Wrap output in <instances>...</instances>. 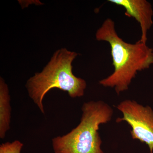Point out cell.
Here are the masks:
<instances>
[{
    "instance_id": "3957f363",
    "label": "cell",
    "mask_w": 153,
    "mask_h": 153,
    "mask_svg": "<svg viewBox=\"0 0 153 153\" xmlns=\"http://www.w3.org/2000/svg\"><path fill=\"white\" fill-rule=\"evenodd\" d=\"M78 126L68 134L52 139L55 153H104L98 130L112 119L113 110L102 100L85 102Z\"/></svg>"
},
{
    "instance_id": "8992f818",
    "label": "cell",
    "mask_w": 153,
    "mask_h": 153,
    "mask_svg": "<svg viewBox=\"0 0 153 153\" xmlns=\"http://www.w3.org/2000/svg\"><path fill=\"white\" fill-rule=\"evenodd\" d=\"M9 87L3 78H0V138L6 136L10 128L11 108Z\"/></svg>"
},
{
    "instance_id": "52a82bcc",
    "label": "cell",
    "mask_w": 153,
    "mask_h": 153,
    "mask_svg": "<svg viewBox=\"0 0 153 153\" xmlns=\"http://www.w3.org/2000/svg\"><path fill=\"white\" fill-rule=\"evenodd\" d=\"M24 144L19 140L6 142L0 146V153H21Z\"/></svg>"
},
{
    "instance_id": "6da1fadb",
    "label": "cell",
    "mask_w": 153,
    "mask_h": 153,
    "mask_svg": "<svg viewBox=\"0 0 153 153\" xmlns=\"http://www.w3.org/2000/svg\"><path fill=\"white\" fill-rule=\"evenodd\" d=\"M98 41L109 44L114 70L112 74L99 81L105 87L114 88L118 95L128 89L139 71L153 64V50L139 40L135 44L124 41L118 35L114 22L107 19L97 31Z\"/></svg>"
},
{
    "instance_id": "277c9868",
    "label": "cell",
    "mask_w": 153,
    "mask_h": 153,
    "mask_svg": "<svg viewBox=\"0 0 153 153\" xmlns=\"http://www.w3.org/2000/svg\"><path fill=\"white\" fill-rule=\"evenodd\" d=\"M117 108L123 117L117 118V123L126 122L131 127L133 139L147 145L151 153L153 151V111L150 107L144 106L135 100H125Z\"/></svg>"
},
{
    "instance_id": "5b68a950",
    "label": "cell",
    "mask_w": 153,
    "mask_h": 153,
    "mask_svg": "<svg viewBox=\"0 0 153 153\" xmlns=\"http://www.w3.org/2000/svg\"><path fill=\"white\" fill-rule=\"evenodd\" d=\"M108 2L121 6L125 10V15L135 19L141 30L140 41L146 43L148 31L153 24V10L151 3L146 0H108Z\"/></svg>"
},
{
    "instance_id": "7a4b0ae2",
    "label": "cell",
    "mask_w": 153,
    "mask_h": 153,
    "mask_svg": "<svg viewBox=\"0 0 153 153\" xmlns=\"http://www.w3.org/2000/svg\"><path fill=\"white\" fill-rule=\"evenodd\" d=\"M78 55L66 48L58 49L43 70L35 73L27 81L26 87L29 95L42 113L44 114V96L52 88L66 91L71 98L84 95L86 81L72 72V63Z\"/></svg>"
}]
</instances>
